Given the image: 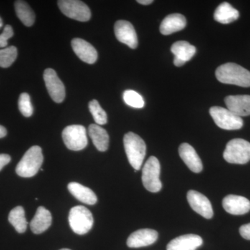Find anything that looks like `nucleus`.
Returning <instances> with one entry per match:
<instances>
[{"label": "nucleus", "mask_w": 250, "mask_h": 250, "mask_svg": "<svg viewBox=\"0 0 250 250\" xmlns=\"http://www.w3.org/2000/svg\"><path fill=\"white\" fill-rule=\"evenodd\" d=\"M215 77L223 83L250 87L249 70L233 62H228L219 66L215 71Z\"/></svg>", "instance_id": "nucleus-1"}, {"label": "nucleus", "mask_w": 250, "mask_h": 250, "mask_svg": "<svg viewBox=\"0 0 250 250\" xmlns=\"http://www.w3.org/2000/svg\"><path fill=\"white\" fill-rule=\"evenodd\" d=\"M123 141L128 161L136 172L141 168L146 156V143L139 135L133 132L125 134Z\"/></svg>", "instance_id": "nucleus-2"}, {"label": "nucleus", "mask_w": 250, "mask_h": 250, "mask_svg": "<svg viewBox=\"0 0 250 250\" xmlns=\"http://www.w3.org/2000/svg\"><path fill=\"white\" fill-rule=\"evenodd\" d=\"M43 163L42 149L39 146H33L24 154L16 167V173L20 177H32L38 173Z\"/></svg>", "instance_id": "nucleus-3"}, {"label": "nucleus", "mask_w": 250, "mask_h": 250, "mask_svg": "<svg viewBox=\"0 0 250 250\" xmlns=\"http://www.w3.org/2000/svg\"><path fill=\"white\" fill-rule=\"evenodd\" d=\"M223 157L229 164H247L250 161V143L242 139L231 140L227 144Z\"/></svg>", "instance_id": "nucleus-4"}, {"label": "nucleus", "mask_w": 250, "mask_h": 250, "mask_svg": "<svg viewBox=\"0 0 250 250\" xmlns=\"http://www.w3.org/2000/svg\"><path fill=\"white\" fill-rule=\"evenodd\" d=\"M69 224L72 231L79 235L88 233L93 228L94 220L91 212L83 206H77L70 210Z\"/></svg>", "instance_id": "nucleus-5"}, {"label": "nucleus", "mask_w": 250, "mask_h": 250, "mask_svg": "<svg viewBox=\"0 0 250 250\" xmlns=\"http://www.w3.org/2000/svg\"><path fill=\"white\" fill-rule=\"evenodd\" d=\"M161 166L155 156H151L145 164L142 172V181L148 191L158 192L162 188L160 180Z\"/></svg>", "instance_id": "nucleus-6"}, {"label": "nucleus", "mask_w": 250, "mask_h": 250, "mask_svg": "<svg viewBox=\"0 0 250 250\" xmlns=\"http://www.w3.org/2000/svg\"><path fill=\"white\" fill-rule=\"evenodd\" d=\"M62 140L65 146L72 151H80L88 145L86 129L82 125H70L62 132Z\"/></svg>", "instance_id": "nucleus-7"}, {"label": "nucleus", "mask_w": 250, "mask_h": 250, "mask_svg": "<svg viewBox=\"0 0 250 250\" xmlns=\"http://www.w3.org/2000/svg\"><path fill=\"white\" fill-rule=\"evenodd\" d=\"M209 113L215 124L221 129L238 130L243 127V119L228 108L213 106L210 108Z\"/></svg>", "instance_id": "nucleus-8"}, {"label": "nucleus", "mask_w": 250, "mask_h": 250, "mask_svg": "<svg viewBox=\"0 0 250 250\" xmlns=\"http://www.w3.org/2000/svg\"><path fill=\"white\" fill-rule=\"evenodd\" d=\"M59 9L67 17L80 22H87L91 17V12L84 2L79 0H59Z\"/></svg>", "instance_id": "nucleus-9"}, {"label": "nucleus", "mask_w": 250, "mask_h": 250, "mask_svg": "<svg viewBox=\"0 0 250 250\" xmlns=\"http://www.w3.org/2000/svg\"><path fill=\"white\" fill-rule=\"evenodd\" d=\"M43 79L51 98L55 103H62L65 99V89L57 72L52 68L46 69L44 72Z\"/></svg>", "instance_id": "nucleus-10"}, {"label": "nucleus", "mask_w": 250, "mask_h": 250, "mask_svg": "<svg viewBox=\"0 0 250 250\" xmlns=\"http://www.w3.org/2000/svg\"><path fill=\"white\" fill-rule=\"evenodd\" d=\"M187 200L192 209L198 214L206 219L213 218V210L211 203L203 194L196 190H189L187 194Z\"/></svg>", "instance_id": "nucleus-11"}, {"label": "nucleus", "mask_w": 250, "mask_h": 250, "mask_svg": "<svg viewBox=\"0 0 250 250\" xmlns=\"http://www.w3.org/2000/svg\"><path fill=\"white\" fill-rule=\"evenodd\" d=\"M115 35L121 42L129 46L130 48L137 47L138 37L134 26L131 22L126 21H118L115 24Z\"/></svg>", "instance_id": "nucleus-12"}, {"label": "nucleus", "mask_w": 250, "mask_h": 250, "mask_svg": "<svg viewBox=\"0 0 250 250\" xmlns=\"http://www.w3.org/2000/svg\"><path fill=\"white\" fill-rule=\"evenodd\" d=\"M157 231L150 229L137 230L130 235L126 241L129 248H139L152 245L158 239Z\"/></svg>", "instance_id": "nucleus-13"}, {"label": "nucleus", "mask_w": 250, "mask_h": 250, "mask_svg": "<svg viewBox=\"0 0 250 250\" xmlns=\"http://www.w3.org/2000/svg\"><path fill=\"white\" fill-rule=\"evenodd\" d=\"M223 207L230 214L244 215L250 210V201L246 197L229 195L223 199Z\"/></svg>", "instance_id": "nucleus-14"}, {"label": "nucleus", "mask_w": 250, "mask_h": 250, "mask_svg": "<svg viewBox=\"0 0 250 250\" xmlns=\"http://www.w3.org/2000/svg\"><path fill=\"white\" fill-rule=\"evenodd\" d=\"M228 109L236 116H250V95H229L225 99Z\"/></svg>", "instance_id": "nucleus-15"}, {"label": "nucleus", "mask_w": 250, "mask_h": 250, "mask_svg": "<svg viewBox=\"0 0 250 250\" xmlns=\"http://www.w3.org/2000/svg\"><path fill=\"white\" fill-rule=\"evenodd\" d=\"M71 45L74 52L81 60L88 64L96 62L98 52L89 42L82 39H74Z\"/></svg>", "instance_id": "nucleus-16"}, {"label": "nucleus", "mask_w": 250, "mask_h": 250, "mask_svg": "<svg viewBox=\"0 0 250 250\" xmlns=\"http://www.w3.org/2000/svg\"><path fill=\"white\" fill-rule=\"evenodd\" d=\"M179 156L192 172L199 173L202 172L203 165L196 151L188 143H182L179 147Z\"/></svg>", "instance_id": "nucleus-17"}, {"label": "nucleus", "mask_w": 250, "mask_h": 250, "mask_svg": "<svg viewBox=\"0 0 250 250\" xmlns=\"http://www.w3.org/2000/svg\"><path fill=\"white\" fill-rule=\"evenodd\" d=\"M202 243L203 240L198 235H183L172 240L167 244V250H196Z\"/></svg>", "instance_id": "nucleus-18"}, {"label": "nucleus", "mask_w": 250, "mask_h": 250, "mask_svg": "<svg viewBox=\"0 0 250 250\" xmlns=\"http://www.w3.org/2000/svg\"><path fill=\"white\" fill-rule=\"evenodd\" d=\"M52 220V215L48 210L43 207H39L30 223L31 231L36 234L43 233L51 226Z\"/></svg>", "instance_id": "nucleus-19"}, {"label": "nucleus", "mask_w": 250, "mask_h": 250, "mask_svg": "<svg viewBox=\"0 0 250 250\" xmlns=\"http://www.w3.org/2000/svg\"><path fill=\"white\" fill-rule=\"evenodd\" d=\"M187 25V19L183 15L170 14L164 18L160 26V32L163 35H170L184 29Z\"/></svg>", "instance_id": "nucleus-20"}, {"label": "nucleus", "mask_w": 250, "mask_h": 250, "mask_svg": "<svg viewBox=\"0 0 250 250\" xmlns=\"http://www.w3.org/2000/svg\"><path fill=\"white\" fill-rule=\"evenodd\" d=\"M67 188L75 198L82 203L93 205L98 202V197L89 188L85 187L77 182H71L67 185Z\"/></svg>", "instance_id": "nucleus-21"}, {"label": "nucleus", "mask_w": 250, "mask_h": 250, "mask_svg": "<svg viewBox=\"0 0 250 250\" xmlns=\"http://www.w3.org/2000/svg\"><path fill=\"white\" fill-rule=\"evenodd\" d=\"M88 134L94 146L100 152L107 150L109 145V136L107 131L100 125L91 124L88 127Z\"/></svg>", "instance_id": "nucleus-22"}, {"label": "nucleus", "mask_w": 250, "mask_h": 250, "mask_svg": "<svg viewBox=\"0 0 250 250\" xmlns=\"http://www.w3.org/2000/svg\"><path fill=\"white\" fill-rule=\"evenodd\" d=\"M239 12L228 2L222 3L215 9L214 19L221 24H229L239 18Z\"/></svg>", "instance_id": "nucleus-23"}, {"label": "nucleus", "mask_w": 250, "mask_h": 250, "mask_svg": "<svg viewBox=\"0 0 250 250\" xmlns=\"http://www.w3.org/2000/svg\"><path fill=\"white\" fill-rule=\"evenodd\" d=\"M171 52L174 55V59L186 63L195 55L196 48L187 41H181L174 42L171 47Z\"/></svg>", "instance_id": "nucleus-24"}, {"label": "nucleus", "mask_w": 250, "mask_h": 250, "mask_svg": "<svg viewBox=\"0 0 250 250\" xmlns=\"http://www.w3.org/2000/svg\"><path fill=\"white\" fill-rule=\"evenodd\" d=\"M15 10L18 18L24 25L31 27L34 24L35 22V14L26 1L21 0L16 1L15 2Z\"/></svg>", "instance_id": "nucleus-25"}, {"label": "nucleus", "mask_w": 250, "mask_h": 250, "mask_svg": "<svg viewBox=\"0 0 250 250\" xmlns=\"http://www.w3.org/2000/svg\"><path fill=\"white\" fill-rule=\"evenodd\" d=\"M9 221L18 233L25 232L28 223L22 207L18 206L11 210L9 215Z\"/></svg>", "instance_id": "nucleus-26"}, {"label": "nucleus", "mask_w": 250, "mask_h": 250, "mask_svg": "<svg viewBox=\"0 0 250 250\" xmlns=\"http://www.w3.org/2000/svg\"><path fill=\"white\" fill-rule=\"evenodd\" d=\"M18 50L15 46L0 49V67L7 68L16 60Z\"/></svg>", "instance_id": "nucleus-27"}, {"label": "nucleus", "mask_w": 250, "mask_h": 250, "mask_svg": "<svg viewBox=\"0 0 250 250\" xmlns=\"http://www.w3.org/2000/svg\"><path fill=\"white\" fill-rule=\"evenodd\" d=\"M88 108L94 118V121L98 125H103L107 123V115L101 107L98 100H93L88 104Z\"/></svg>", "instance_id": "nucleus-28"}, {"label": "nucleus", "mask_w": 250, "mask_h": 250, "mask_svg": "<svg viewBox=\"0 0 250 250\" xmlns=\"http://www.w3.org/2000/svg\"><path fill=\"white\" fill-rule=\"evenodd\" d=\"M123 100L126 104L131 107L136 108L144 107L145 102L143 97L134 90H125L123 93Z\"/></svg>", "instance_id": "nucleus-29"}, {"label": "nucleus", "mask_w": 250, "mask_h": 250, "mask_svg": "<svg viewBox=\"0 0 250 250\" xmlns=\"http://www.w3.org/2000/svg\"><path fill=\"white\" fill-rule=\"evenodd\" d=\"M18 107L20 111L24 117H30L32 116L34 108L31 104V98L29 94L23 93L20 95L18 100Z\"/></svg>", "instance_id": "nucleus-30"}, {"label": "nucleus", "mask_w": 250, "mask_h": 250, "mask_svg": "<svg viewBox=\"0 0 250 250\" xmlns=\"http://www.w3.org/2000/svg\"><path fill=\"white\" fill-rule=\"evenodd\" d=\"M14 29L9 24L5 26L4 31L0 34V48L6 47L8 45V40L14 36Z\"/></svg>", "instance_id": "nucleus-31"}, {"label": "nucleus", "mask_w": 250, "mask_h": 250, "mask_svg": "<svg viewBox=\"0 0 250 250\" xmlns=\"http://www.w3.org/2000/svg\"><path fill=\"white\" fill-rule=\"evenodd\" d=\"M239 232L243 238L250 241V223L242 225L239 229Z\"/></svg>", "instance_id": "nucleus-32"}, {"label": "nucleus", "mask_w": 250, "mask_h": 250, "mask_svg": "<svg viewBox=\"0 0 250 250\" xmlns=\"http://www.w3.org/2000/svg\"><path fill=\"white\" fill-rule=\"evenodd\" d=\"M11 160V156H10L9 154H0V171L1 170V169H2L5 166L7 165Z\"/></svg>", "instance_id": "nucleus-33"}, {"label": "nucleus", "mask_w": 250, "mask_h": 250, "mask_svg": "<svg viewBox=\"0 0 250 250\" xmlns=\"http://www.w3.org/2000/svg\"><path fill=\"white\" fill-rule=\"evenodd\" d=\"M6 134H7V131H6V128L0 125V139L5 137Z\"/></svg>", "instance_id": "nucleus-34"}, {"label": "nucleus", "mask_w": 250, "mask_h": 250, "mask_svg": "<svg viewBox=\"0 0 250 250\" xmlns=\"http://www.w3.org/2000/svg\"><path fill=\"white\" fill-rule=\"evenodd\" d=\"M153 0H138L137 2L143 5H149L152 4Z\"/></svg>", "instance_id": "nucleus-35"}, {"label": "nucleus", "mask_w": 250, "mask_h": 250, "mask_svg": "<svg viewBox=\"0 0 250 250\" xmlns=\"http://www.w3.org/2000/svg\"><path fill=\"white\" fill-rule=\"evenodd\" d=\"M3 25V21L2 20H1V17H0V28L2 27Z\"/></svg>", "instance_id": "nucleus-36"}, {"label": "nucleus", "mask_w": 250, "mask_h": 250, "mask_svg": "<svg viewBox=\"0 0 250 250\" xmlns=\"http://www.w3.org/2000/svg\"><path fill=\"white\" fill-rule=\"evenodd\" d=\"M69 250V249H62V250Z\"/></svg>", "instance_id": "nucleus-37"}]
</instances>
